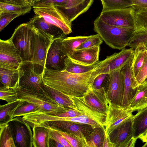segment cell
Returning a JSON list of instances; mask_svg holds the SVG:
<instances>
[{
    "label": "cell",
    "instance_id": "cell-10",
    "mask_svg": "<svg viewBox=\"0 0 147 147\" xmlns=\"http://www.w3.org/2000/svg\"><path fill=\"white\" fill-rule=\"evenodd\" d=\"M133 111L128 108L115 104L108 99V105L104 126L107 138L111 132L125 119L132 116Z\"/></svg>",
    "mask_w": 147,
    "mask_h": 147
},
{
    "label": "cell",
    "instance_id": "cell-1",
    "mask_svg": "<svg viewBox=\"0 0 147 147\" xmlns=\"http://www.w3.org/2000/svg\"><path fill=\"white\" fill-rule=\"evenodd\" d=\"M112 54L105 62L87 72L75 74L63 70H57L45 68L42 84L70 96H83L84 94L93 86L96 77L101 74L114 57Z\"/></svg>",
    "mask_w": 147,
    "mask_h": 147
},
{
    "label": "cell",
    "instance_id": "cell-13",
    "mask_svg": "<svg viewBox=\"0 0 147 147\" xmlns=\"http://www.w3.org/2000/svg\"><path fill=\"white\" fill-rule=\"evenodd\" d=\"M84 102L95 111L106 115L108 99L105 88H89L82 97Z\"/></svg>",
    "mask_w": 147,
    "mask_h": 147
},
{
    "label": "cell",
    "instance_id": "cell-9",
    "mask_svg": "<svg viewBox=\"0 0 147 147\" xmlns=\"http://www.w3.org/2000/svg\"><path fill=\"white\" fill-rule=\"evenodd\" d=\"M23 63L19 51L11 38L7 40H0V68L16 70Z\"/></svg>",
    "mask_w": 147,
    "mask_h": 147
},
{
    "label": "cell",
    "instance_id": "cell-12",
    "mask_svg": "<svg viewBox=\"0 0 147 147\" xmlns=\"http://www.w3.org/2000/svg\"><path fill=\"white\" fill-rule=\"evenodd\" d=\"M106 83V92L109 100L112 103L122 106L124 91L123 76L121 69L108 74Z\"/></svg>",
    "mask_w": 147,
    "mask_h": 147
},
{
    "label": "cell",
    "instance_id": "cell-24",
    "mask_svg": "<svg viewBox=\"0 0 147 147\" xmlns=\"http://www.w3.org/2000/svg\"><path fill=\"white\" fill-rule=\"evenodd\" d=\"M26 23L53 36L54 38L64 33L59 28L47 22L42 17L38 15H35Z\"/></svg>",
    "mask_w": 147,
    "mask_h": 147
},
{
    "label": "cell",
    "instance_id": "cell-47",
    "mask_svg": "<svg viewBox=\"0 0 147 147\" xmlns=\"http://www.w3.org/2000/svg\"><path fill=\"white\" fill-rule=\"evenodd\" d=\"M56 116L62 117H71L80 116L82 114L81 113L75 110L69 109L68 110L61 113L51 114Z\"/></svg>",
    "mask_w": 147,
    "mask_h": 147
},
{
    "label": "cell",
    "instance_id": "cell-20",
    "mask_svg": "<svg viewBox=\"0 0 147 147\" xmlns=\"http://www.w3.org/2000/svg\"><path fill=\"white\" fill-rule=\"evenodd\" d=\"M134 51V50L131 48H124L119 52L115 53L113 58L101 74H108L113 71L121 69L133 57Z\"/></svg>",
    "mask_w": 147,
    "mask_h": 147
},
{
    "label": "cell",
    "instance_id": "cell-19",
    "mask_svg": "<svg viewBox=\"0 0 147 147\" xmlns=\"http://www.w3.org/2000/svg\"><path fill=\"white\" fill-rule=\"evenodd\" d=\"M132 58L121 69L124 82V91L122 106L126 108H128L130 101L135 95L137 89H135L134 86L131 69Z\"/></svg>",
    "mask_w": 147,
    "mask_h": 147
},
{
    "label": "cell",
    "instance_id": "cell-8",
    "mask_svg": "<svg viewBox=\"0 0 147 147\" xmlns=\"http://www.w3.org/2000/svg\"><path fill=\"white\" fill-rule=\"evenodd\" d=\"M16 147H33L31 127L20 116L12 118L8 123Z\"/></svg>",
    "mask_w": 147,
    "mask_h": 147
},
{
    "label": "cell",
    "instance_id": "cell-31",
    "mask_svg": "<svg viewBox=\"0 0 147 147\" xmlns=\"http://www.w3.org/2000/svg\"><path fill=\"white\" fill-rule=\"evenodd\" d=\"M92 35L65 37L61 43L60 48L62 51L66 55L69 52L76 49Z\"/></svg>",
    "mask_w": 147,
    "mask_h": 147
},
{
    "label": "cell",
    "instance_id": "cell-51",
    "mask_svg": "<svg viewBox=\"0 0 147 147\" xmlns=\"http://www.w3.org/2000/svg\"><path fill=\"white\" fill-rule=\"evenodd\" d=\"M50 147H64V146L57 141L50 138Z\"/></svg>",
    "mask_w": 147,
    "mask_h": 147
},
{
    "label": "cell",
    "instance_id": "cell-35",
    "mask_svg": "<svg viewBox=\"0 0 147 147\" xmlns=\"http://www.w3.org/2000/svg\"><path fill=\"white\" fill-rule=\"evenodd\" d=\"M0 128V147H16L9 124Z\"/></svg>",
    "mask_w": 147,
    "mask_h": 147
},
{
    "label": "cell",
    "instance_id": "cell-45",
    "mask_svg": "<svg viewBox=\"0 0 147 147\" xmlns=\"http://www.w3.org/2000/svg\"><path fill=\"white\" fill-rule=\"evenodd\" d=\"M21 14L17 13L5 12L0 13V31L11 21Z\"/></svg>",
    "mask_w": 147,
    "mask_h": 147
},
{
    "label": "cell",
    "instance_id": "cell-15",
    "mask_svg": "<svg viewBox=\"0 0 147 147\" xmlns=\"http://www.w3.org/2000/svg\"><path fill=\"white\" fill-rule=\"evenodd\" d=\"M41 124L85 138L93 129L89 124L67 121H49Z\"/></svg>",
    "mask_w": 147,
    "mask_h": 147
},
{
    "label": "cell",
    "instance_id": "cell-49",
    "mask_svg": "<svg viewBox=\"0 0 147 147\" xmlns=\"http://www.w3.org/2000/svg\"><path fill=\"white\" fill-rule=\"evenodd\" d=\"M133 5L132 7L135 11L147 8V0H133Z\"/></svg>",
    "mask_w": 147,
    "mask_h": 147
},
{
    "label": "cell",
    "instance_id": "cell-40",
    "mask_svg": "<svg viewBox=\"0 0 147 147\" xmlns=\"http://www.w3.org/2000/svg\"><path fill=\"white\" fill-rule=\"evenodd\" d=\"M17 88L13 89L4 86L1 87L0 99L5 100L7 103L11 102L20 100L18 96Z\"/></svg>",
    "mask_w": 147,
    "mask_h": 147
},
{
    "label": "cell",
    "instance_id": "cell-2",
    "mask_svg": "<svg viewBox=\"0 0 147 147\" xmlns=\"http://www.w3.org/2000/svg\"><path fill=\"white\" fill-rule=\"evenodd\" d=\"M94 30L111 48L121 50L128 46L135 29L108 24L98 16L94 22Z\"/></svg>",
    "mask_w": 147,
    "mask_h": 147
},
{
    "label": "cell",
    "instance_id": "cell-26",
    "mask_svg": "<svg viewBox=\"0 0 147 147\" xmlns=\"http://www.w3.org/2000/svg\"><path fill=\"white\" fill-rule=\"evenodd\" d=\"M39 119L41 123L52 121L64 120L89 124L93 129L97 127H102L96 121L83 114L73 117H65L56 116L51 114L42 113L40 115Z\"/></svg>",
    "mask_w": 147,
    "mask_h": 147
},
{
    "label": "cell",
    "instance_id": "cell-6",
    "mask_svg": "<svg viewBox=\"0 0 147 147\" xmlns=\"http://www.w3.org/2000/svg\"><path fill=\"white\" fill-rule=\"evenodd\" d=\"M99 17L103 22L111 25L135 29V10L132 7L101 11Z\"/></svg>",
    "mask_w": 147,
    "mask_h": 147
},
{
    "label": "cell",
    "instance_id": "cell-14",
    "mask_svg": "<svg viewBox=\"0 0 147 147\" xmlns=\"http://www.w3.org/2000/svg\"><path fill=\"white\" fill-rule=\"evenodd\" d=\"M64 33L54 38L47 52L45 68L57 70H62L65 65V60L67 57L61 51V43L66 37Z\"/></svg>",
    "mask_w": 147,
    "mask_h": 147
},
{
    "label": "cell",
    "instance_id": "cell-50",
    "mask_svg": "<svg viewBox=\"0 0 147 147\" xmlns=\"http://www.w3.org/2000/svg\"><path fill=\"white\" fill-rule=\"evenodd\" d=\"M0 2L17 5H25L28 4L23 0H0Z\"/></svg>",
    "mask_w": 147,
    "mask_h": 147
},
{
    "label": "cell",
    "instance_id": "cell-48",
    "mask_svg": "<svg viewBox=\"0 0 147 147\" xmlns=\"http://www.w3.org/2000/svg\"><path fill=\"white\" fill-rule=\"evenodd\" d=\"M108 75L107 74H102L98 75L95 79L93 86L97 88L102 86V84L105 81Z\"/></svg>",
    "mask_w": 147,
    "mask_h": 147
},
{
    "label": "cell",
    "instance_id": "cell-55",
    "mask_svg": "<svg viewBox=\"0 0 147 147\" xmlns=\"http://www.w3.org/2000/svg\"><path fill=\"white\" fill-rule=\"evenodd\" d=\"M142 146L143 147H147V142H146L145 144Z\"/></svg>",
    "mask_w": 147,
    "mask_h": 147
},
{
    "label": "cell",
    "instance_id": "cell-5",
    "mask_svg": "<svg viewBox=\"0 0 147 147\" xmlns=\"http://www.w3.org/2000/svg\"><path fill=\"white\" fill-rule=\"evenodd\" d=\"M33 26L35 31V40L31 63L36 70L41 73L43 72L47 52L54 37Z\"/></svg>",
    "mask_w": 147,
    "mask_h": 147
},
{
    "label": "cell",
    "instance_id": "cell-34",
    "mask_svg": "<svg viewBox=\"0 0 147 147\" xmlns=\"http://www.w3.org/2000/svg\"><path fill=\"white\" fill-rule=\"evenodd\" d=\"M102 5V11L119 9L132 7L133 0H101Z\"/></svg>",
    "mask_w": 147,
    "mask_h": 147
},
{
    "label": "cell",
    "instance_id": "cell-30",
    "mask_svg": "<svg viewBox=\"0 0 147 147\" xmlns=\"http://www.w3.org/2000/svg\"><path fill=\"white\" fill-rule=\"evenodd\" d=\"M24 103V101L20 99L15 101L0 105V126L8 124L12 119V115Z\"/></svg>",
    "mask_w": 147,
    "mask_h": 147
},
{
    "label": "cell",
    "instance_id": "cell-44",
    "mask_svg": "<svg viewBox=\"0 0 147 147\" xmlns=\"http://www.w3.org/2000/svg\"><path fill=\"white\" fill-rule=\"evenodd\" d=\"M103 41L102 39L98 34L92 35L90 38L84 42L76 49L88 48L100 46L102 43Z\"/></svg>",
    "mask_w": 147,
    "mask_h": 147
},
{
    "label": "cell",
    "instance_id": "cell-52",
    "mask_svg": "<svg viewBox=\"0 0 147 147\" xmlns=\"http://www.w3.org/2000/svg\"><path fill=\"white\" fill-rule=\"evenodd\" d=\"M138 138L140 139L143 142H147V130L141 135Z\"/></svg>",
    "mask_w": 147,
    "mask_h": 147
},
{
    "label": "cell",
    "instance_id": "cell-17",
    "mask_svg": "<svg viewBox=\"0 0 147 147\" xmlns=\"http://www.w3.org/2000/svg\"><path fill=\"white\" fill-rule=\"evenodd\" d=\"M94 0H67L64 6H55L71 22L86 12Z\"/></svg>",
    "mask_w": 147,
    "mask_h": 147
},
{
    "label": "cell",
    "instance_id": "cell-38",
    "mask_svg": "<svg viewBox=\"0 0 147 147\" xmlns=\"http://www.w3.org/2000/svg\"><path fill=\"white\" fill-rule=\"evenodd\" d=\"M52 128L62 135L70 144L72 147H87L85 138L55 128Z\"/></svg>",
    "mask_w": 147,
    "mask_h": 147
},
{
    "label": "cell",
    "instance_id": "cell-43",
    "mask_svg": "<svg viewBox=\"0 0 147 147\" xmlns=\"http://www.w3.org/2000/svg\"><path fill=\"white\" fill-rule=\"evenodd\" d=\"M26 102L27 103L25 105H24V103L12 115V118L17 117L23 116L26 114L34 113L37 110L38 107L36 105Z\"/></svg>",
    "mask_w": 147,
    "mask_h": 147
},
{
    "label": "cell",
    "instance_id": "cell-56",
    "mask_svg": "<svg viewBox=\"0 0 147 147\" xmlns=\"http://www.w3.org/2000/svg\"><path fill=\"white\" fill-rule=\"evenodd\" d=\"M38 0H32V3H33L35 2L36 1H38Z\"/></svg>",
    "mask_w": 147,
    "mask_h": 147
},
{
    "label": "cell",
    "instance_id": "cell-18",
    "mask_svg": "<svg viewBox=\"0 0 147 147\" xmlns=\"http://www.w3.org/2000/svg\"><path fill=\"white\" fill-rule=\"evenodd\" d=\"M100 46L80 49H76L66 55L73 61L85 65H92L99 61Z\"/></svg>",
    "mask_w": 147,
    "mask_h": 147
},
{
    "label": "cell",
    "instance_id": "cell-16",
    "mask_svg": "<svg viewBox=\"0 0 147 147\" xmlns=\"http://www.w3.org/2000/svg\"><path fill=\"white\" fill-rule=\"evenodd\" d=\"M22 66L24 73L20 79L19 86L38 90L43 89L42 84L43 72H37L31 63H23Z\"/></svg>",
    "mask_w": 147,
    "mask_h": 147
},
{
    "label": "cell",
    "instance_id": "cell-46",
    "mask_svg": "<svg viewBox=\"0 0 147 147\" xmlns=\"http://www.w3.org/2000/svg\"><path fill=\"white\" fill-rule=\"evenodd\" d=\"M45 125L47 126L49 129L50 138L60 143L64 146V147H72L66 139L57 131L48 126Z\"/></svg>",
    "mask_w": 147,
    "mask_h": 147
},
{
    "label": "cell",
    "instance_id": "cell-42",
    "mask_svg": "<svg viewBox=\"0 0 147 147\" xmlns=\"http://www.w3.org/2000/svg\"><path fill=\"white\" fill-rule=\"evenodd\" d=\"M67 0H39L32 4L34 8L47 7L53 6L63 7L66 5Z\"/></svg>",
    "mask_w": 147,
    "mask_h": 147
},
{
    "label": "cell",
    "instance_id": "cell-57",
    "mask_svg": "<svg viewBox=\"0 0 147 147\" xmlns=\"http://www.w3.org/2000/svg\"><path fill=\"white\" fill-rule=\"evenodd\" d=\"M144 82H147V78H146V79H145V80L144 81Z\"/></svg>",
    "mask_w": 147,
    "mask_h": 147
},
{
    "label": "cell",
    "instance_id": "cell-53",
    "mask_svg": "<svg viewBox=\"0 0 147 147\" xmlns=\"http://www.w3.org/2000/svg\"><path fill=\"white\" fill-rule=\"evenodd\" d=\"M103 147H111L108 138L105 136Z\"/></svg>",
    "mask_w": 147,
    "mask_h": 147
},
{
    "label": "cell",
    "instance_id": "cell-39",
    "mask_svg": "<svg viewBox=\"0 0 147 147\" xmlns=\"http://www.w3.org/2000/svg\"><path fill=\"white\" fill-rule=\"evenodd\" d=\"M128 46L134 50L138 47H147V29L140 32L134 33Z\"/></svg>",
    "mask_w": 147,
    "mask_h": 147
},
{
    "label": "cell",
    "instance_id": "cell-27",
    "mask_svg": "<svg viewBox=\"0 0 147 147\" xmlns=\"http://www.w3.org/2000/svg\"><path fill=\"white\" fill-rule=\"evenodd\" d=\"M147 106V82H144L137 87L136 93L132 98L128 108L133 111Z\"/></svg>",
    "mask_w": 147,
    "mask_h": 147
},
{
    "label": "cell",
    "instance_id": "cell-32",
    "mask_svg": "<svg viewBox=\"0 0 147 147\" xmlns=\"http://www.w3.org/2000/svg\"><path fill=\"white\" fill-rule=\"evenodd\" d=\"M105 137V128L98 127L94 128L86 138L87 147H103Z\"/></svg>",
    "mask_w": 147,
    "mask_h": 147
},
{
    "label": "cell",
    "instance_id": "cell-21",
    "mask_svg": "<svg viewBox=\"0 0 147 147\" xmlns=\"http://www.w3.org/2000/svg\"><path fill=\"white\" fill-rule=\"evenodd\" d=\"M70 97L78 111L105 128L104 124L106 119L105 115L98 112L91 108L84 102L82 97Z\"/></svg>",
    "mask_w": 147,
    "mask_h": 147
},
{
    "label": "cell",
    "instance_id": "cell-23",
    "mask_svg": "<svg viewBox=\"0 0 147 147\" xmlns=\"http://www.w3.org/2000/svg\"><path fill=\"white\" fill-rule=\"evenodd\" d=\"M33 128V147H49L50 130L46 126L40 124L34 125Z\"/></svg>",
    "mask_w": 147,
    "mask_h": 147
},
{
    "label": "cell",
    "instance_id": "cell-41",
    "mask_svg": "<svg viewBox=\"0 0 147 147\" xmlns=\"http://www.w3.org/2000/svg\"><path fill=\"white\" fill-rule=\"evenodd\" d=\"M147 78V50L146 52L144 63L134 82V86L136 89L138 87L144 82Z\"/></svg>",
    "mask_w": 147,
    "mask_h": 147
},
{
    "label": "cell",
    "instance_id": "cell-25",
    "mask_svg": "<svg viewBox=\"0 0 147 147\" xmlns=\"http://www.w3.org/2000/svg\"><path fill=\"white\" fill-rule=\"evenodd\" d=\"M107 56L104 60L99 61L92 65H85L74 61L67 57L65 60L64 68L63 70L66 72L75 74H80L89 71L100 65L110 58Z\"/></svg>",
    "mask_w": 147,
    "mask_h": 147
},
{
    "label": "cell",
    "instance_id": "cell-29",
    "mask_svg": "<svg viewBox=\"0 0 147 147\" xmlns=\"http://www.w3.org/2000/svg\"><path fill=\"white\" fill-rule=\"evenodd\" d=\"M42 86L43 89L58 104L66 108L78 111L70 96L66 95L42 83Z\"/></svg>",
    "mask_w": 147,
    "mask_h": 147
},
{
    "label": "cell",
    "instance_id": "cell-22",
    "mask_svg": "<svg viewBox=\"0 0 147 147\" xmlns=\"http://www.w3.org/2000/svg\"><path fill=\"white\" fill-rule=\"evenodd\" d=\"M24 73L21 66L19 69L11 70L0 68V81L3 86L16 89L19 86L20 79Z\"/></svg>",
    "mask_w": 147,
    "mask_h": 147
},
{
    "label": "cell",
    "instance_id": "cell-4",
    "mask_svg": "<svg viewBox=\"0 0 147 147\" xmlns=\"http://www.w3.org/2000/svg\"><path fill=\"white\" fill-rule=\"evenodd\" d=\"M10 38L19 52L23 63H31L35 40L33 26L26 23L20 24L16 28Z\"/></svg>",
    "mask_w": 147,
    "mask_h": 147
},
{
    "label": "cell",
    "instance_id": "cell-7",
    "mask_svg": "<svg viewBox=\"0 0 147 147\" xmlns=\"http://www.w3.org/2000/svg\"><path fill=\"white\" fill-rule=\"evenodd\" d=\"M133 115L115 128L107 137L111 147H134L136 140L134 138Z\"/></svg>",
    "mask_w": 147,
    "mask_h": 147
},
{
    "label": "cell",
    "instance_id": "cell-28",
    "mask_svg": "<svg viewBox=\"0 0 147 147\" xmlns=\"http://www.w3.org/2000/svg\"><path fill=\"white\" fill-rule=\"evenodd\" d=\"M134 138L137 140L147 130V106L138 110L132 116Z\"/></svg>",
    "mask_w": 147,
    "mask_h": 147
},
{
    "label": "cell",
    "instance_id": "cell-33",
    "mask_svg": "<svg viewBox=\"0 0 147 147\" xmlns=\"http://www.w3.org/2000/svg\"><path fill=\"white\" fill-rule=\"evenodd\" d=\"M147 47H137L134 50L131 65L132 76L134 80L144 62Z\"/></svg>",
    "mask_w": 147,
    "mask_h": 147
},
{
    "label": "cell",
    "instance_id": "cell-11",
    "mask_svg": "<svg viewBox=\"0 0 147 147\" xmlns=\"http://www.w3.org/2000/svg\"><path fill=\"white\" fill-rule=\"evenodd\" d=\"M36 15L42 17L47 22L59 28L66 35L72 32L71 22L55 6L34 8Z\"/></svg>",
    "mask_w": 147,
    "mask_h": 147
},
{
    "label": "cell",
    "instance_id": "cell-3",
    "mask_svg": "<svg viewBox=\"0 0 147 147\" xmlns=\"http://www.w3.org/2000/svg\"><path fill=\"white\" fill-rule=\"evenodd\" d=\"M17 91L19 99L33 104L38 107L37 110L32 113H61L70 109L66 108L57 103L43 88L42 90H38L18 86L17 88Z\"/></svg>",
    "mask_w": 147,
    "mask_h": 147
},
{
    "label": "cell",
    "instance_id": "cell-54",
    "mask_svg": "<svg viewBox=\"0 0 147 147\" xmlns=\"http://www.w3.org/2000/svg\"><path fill=\"white\" fill-rule=\"evenodd\" d=\"M26 2L28 4H31L32 3V0H23Z\"/></svg>",
    "mask_w": 147,
    "mask_h": 147
},
{
    "label": "cell",
    "instance_id": "cell-36",
    "mask_svg": "<svg viewBox=\"0 0 147 147\" xmlns=\"http://www.w3.org/2000/svg\"><path fill=\"white\" fill-rule=\"evenodd\" d=\"M32 7L31 4L17 5L0 2V13L5 12H14L22 15L29 12Z\"/></svg>",
    "mask_w": 147,
    "mask_h": 147
},
{
    "label": "cell",
    "instance_id": "cell-37",
    "mask_svg": "<svg viewBox=\"0 0 147 147\" xmlns=\"http://www.w3.org/2000/svg\"><path fill=\"white\" fill-rule=\"evenodd\" d=\"M136 25L134 33L147 29V8L135 11Z\"/></svg>",
    "mask_w": 147,
    "mask_h": 147
}]
</instances>
